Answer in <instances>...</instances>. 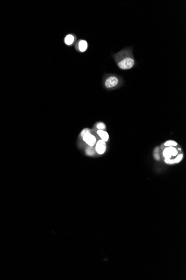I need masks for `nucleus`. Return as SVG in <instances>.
I'll return each instance as SVG.
<instances>
[{
	"label": "nucleus",
	"mask_w": 186,
	"mask_h": 280,
	"mask_svg": "<svg viewBox=\"0 0 186 280\" xmlns=\"http://www.w3.org/2000/svg\"><path fill=\"white\" fill-rule=\"evenodd\" d=\"M115 61L119 68L123 70H128L133 68L135 65V60L132 52L129 50H123L114 56Z\"/></svg>",
	"instance_id": "obj_1"
},
{
	"label": "nucleus",
	"mask_w": 186,
	"mask_h": 280,
	"mask_svg": "<svg viewBox=\"0 0 186 280\" xmlns=\"http://www.w3.org/2000/svg\"><path fill=\"white\" fill-rule=\"evenodd\" d=\"M119 80L115 76H111L108 77L105 81V86L107 89H111L118 85Z\"/></svg>",
	"instance_id": "obj_2"
},
{
	"label": "nucleus",
	"mask_w": 186,
	"mask_h": 280,
	"mask_svg": "<svg viewBox=\"0 0 186 280\" xmlns=\"http://www.w3.org/2000/svg\"><path fill=\"white\" fill-rule=\"evenodd\" d=\"M178 154L177 150L173 147H169L163 150V154L165 159H171L172 157L176 156Z\"/></svg>",
	"instance_id": "obj_3"
},
{
	"label": "nucleus",
	"mask_w": 186,
	"mask_h": 280,
	"mask_svg": "<svg viewBox=\"0 0 186 280\" xmlns=\"http://www.w3.org/2000/svg\"><path fill=\"white\" fill-rule=\"evenodd\" d=\"M84 141L90 147H93L96 143V138L91 133H86L82 136Z\"/></svg>",
	"instance_id": "obj_4"
},
{
	"label": "nucleus",
	"mask_w": 186,
	"mask_h": 280,
	"mask_svg": "<svg viewBox=\"0 0 186 280\" xmlns=\"http://www.w3.org/2000/svg\"><path fill=\"white\" fill-rule=\"evenodd\" d=\"M106 145L105 142H104L103 140H100L97 142V145H96V147H95V150L97 153L99 154H103L106 151Z\"/></svg>",
	"instance_id": "obj_5"
},
{
	"label": "nucleus",
	"mask_w": 186,
	"mask_h": 280,
	"mask_svg": "<svg viewBox=\"0 0 186 280\" xmlns=\"http://www.w3.org/2000/svg\"><path fill=\"white\" fill-rule=\"evenodd\" d=\"M78 49L81 52H84L88 48V43L85 40H81L78 43Z\"/></svg>",
	"instance_id": "obj_6"
},
{
	"label": "nucleus",
	"mask_w": 186,
	"mask_h": 280,
	"mask_svg": "<svg viewBox=\"0 0 186 280\" xmlns=\"http://www.w3.org/2000/svg\"><path fill=\"white\" fill-rule=\"evenodd\" d=\"M97 134L101 137V140L104 142H107L109 139V134L105 131L102 130H98L97 131Z\"/></svg>",
	"instance_id": "obj_7"
},
{
	"label": "nucleus",
	"mask_w": 186,
	"mask_h": 280,
	"mask_svg": "<svg viewBox=\"0 0 186 280\" xmlns=\"http://www.w3.org/2000/svg\"><path fill=\"white\" fill-rule=\"evenodd\" d=\"M74 40H75V38H74V36H73L72 34H69L68 36H66L64 41H65L66 44L70 45L73 44V43L74 42Z\"/></svg>",
	"instance_id": "obj_8"
},
{
	"label": "nucleus",
	"mask_w": 186,
	"mask_h": 280,
	"mask_svg": "<svg viewBox=\"0 0 186 280\" xmlns=\"http://www.w3.org/2000/svg\"><path fill=\"white\" fill-rule=\"evenodd\" d=\"M86 153L88 155V156H93L95 154V151L94 150V149L92 148V147H88L86 150Z\"/></svg>",
	"instance_id": "obj_9"
},
{
	"label": "nucleus",
	"mask_w": 186,
	"mask_h": 280,
	"mask_svg": "<svg viewBox=\"0 0 186 280\" xmlns=\"http://www.w3.org/2000/svg\"><path fill=\"white\" fill-rule=\"evenodd\" d=\"M96 127L98 129V130H104L106 129V126H105V124L103 123H101V122H99V123H97Z\"/></svg>",
	"instance_id": "obj_10"
},
{
	"label": "nucleus",
	"mask_w": 186,
	"mask_h": 280,
	"mask_svg": "<svg viewBox=\"0 0 186 280\" xmlns=\"http://www.w3.org/2000/svg\"><path fill=\"white\" fill-rule=\"evenodd\" d=\"M177 145V143L173 141V140H168L164 143V145L166 147H173V146H176Z\"/></svg>",
	"instance_id": "obj_11"
},
{
	"label": "nucleus",
	"mask_w": 186,
	"mask_h": 280,
	"mask_svg": "<svg viewBox=\"0 0 186 280\" xmlns=\"http://www.w3.org/2000/svg\"><path fill=\"white\" fill-rule=\"evenodd\" d=\"M182 158H183V154H180V155H178L174 160V163L180 162V161L182 159Z\"/></svg>",
	"instance_id": "obj_12"
},
{
	"label": "nucleus",
	"mask_w": 186,
	"mask_h": 280,
	"mask_svg": "<svg viewBox=\"0 0 186 280\" xmlns=\"http://www.w3.org/2000/svg\"><path fill=\"white\" fill-rule=\"evenodd\" d=\"M90 133V130L89 129H88V128H85V129H83V130H82V132H81V136H83L84 134H85L86 133Z\"/></svg>",
	"instance_id": "obj_13"
},
{
	"label": "nucleus",
	"mask_w": 186,
	"mask_h": 280,
	"mask_svg": "<svg viewBox=\"0 0 186 280\" xmlns=\"http://www.w3.org/2000/svg\"><path fill=\"white\" fill-rule=\"evenodd\" d=\"M154 157H155V159H156V160H160V155L158 154V148L156 149L155 150V152H154Z\"/></svg>",
	"instance_id": "obj_14"
}]
</instances>
